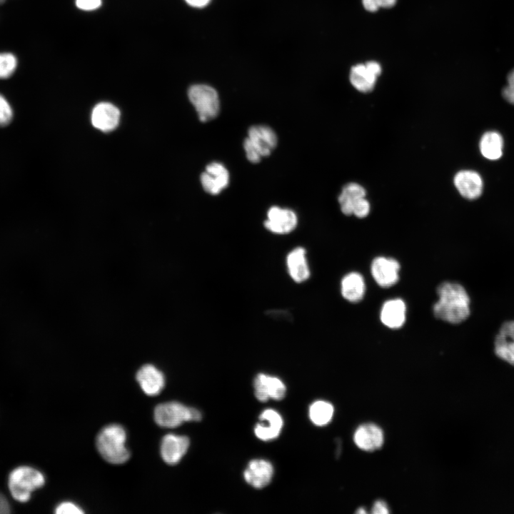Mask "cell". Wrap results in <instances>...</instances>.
Listing matches in <instances>:
<instances>
[{
    "label": "cell",
    "instance_id": "obj_1",
    "mask_svg": "<svg viewBox=\"0 0 514 514\" xmlns=\"http://www.w3.org/2000/svg\"><path fill=\"white\" fill-rule=\"evenodd\" d=\"M438 301L433 306L436 318L450 323H460L470 315V298L459 283L443 282L437 288Z\"/></svg>",
    "mask_w": 514,
    "mask_h": 514
},
{
    "label": "cell",
    "instance_id": "obj_2",
    "mask_svg": "<svg viewBox=\"0 0 514 514\" xmlns=\"http://www.w3.org/2000/svg\"><path fill=\"white\" fill-rule=\"evenodd\" d=\"M126 433L119 424L105 426L97 435L96 447L101 455L109 463L121 464L130 456L126 447Z\"/></svg>",
    "mask_w": 514,
    "mask_h": 514
},
{
    "label": "cell",
    "instance_id": "obj_3",
    "mask_svg": "<svg viewBox=\"0 0 514 514\" xmlns=\"http://www.w3.org/2000/svg\"><path fill=\"white\" fill-rule=\"evenodd\" d=\"M45 483L44 475L38 470L29 466L14 469L9 476L8 485L12 497L17 501H28L31 493L42 487Z\"/></svg>",
    "mask_w": 514,
    "mask_h": 514
},
{
    "label": "cell",
    "instance_id": "obj_4",
    "mask_svg": "<svg viewBox=\"0 0 514 514\" xmlns=\"http://www.w3.org/2000/svg\"><path fill=\"white\" fill-rule=\"evenodd\" d=\"M277 145L275 132L266 126H251L248 137L243 143V148L248 161L258 163L261 157L270 155Z\"/></svg>",
    "mask_w": 514,
    "mask_h": 514
},
{
    "label": "cell",
    "instance_id": "obj_5",
    "mask_svg": "<svg viewBox=\"0 0 514 514\" xmlns=\"http://www.w3.org/2000/svg\"><path fill=\"white\" fill-rule=\"evenodd\" d=\"M201 414L196 408L171 401L158 404L154 410L156 423L163 428H176L186 421H199Z\"/></svg>",
    "mask_w": 514,
    "mask_h": 514
},
{
    "label": "cell",
    "instance_id": "obj_6",
    "mask_svg": "<svg viewBox=\"0 0 514 514\" xmlns=\"http://www.w3.org/2000/svg\"><path fill=\"white\" fill-rule=\"evenodd\" d=\"M188 94L200 121L206 122L214 119L218 114L220 110L218 95L211 86L205 84L193 85L189 88Z\"/></svg>",
    "mask_w": 514,
    "mask_h": 514
},
{
    "label": "cell",
    "instance_id": "obj_7",
    "mask_svg": "<svg viewBox=\"0 0 514 514\" xmlns=\"http://www.w3.org/2000/svg\"><path fill=\"white\" fill-rule=\"evenodd\" d=\"M298 224V218L291 209L273 206L267 213L264 226L276 234H287L293 231Z\"/></svg>",
    "mask_w": 514,
    "mask_h": 514
},
{
    "label": "cell",
    "instance_id": "obj_8",
    "mask_svg": "<svg viewBox=\"0 0 514 514\" xmlns=\"http://www.w3.org/2000/svg\"><path fill=\"white\" fill-rule=\"evenodd\" d=\"M371 271L373 279L381 287L388 288L399 279L400 264L394 258L379 256L372 261Z\"/></svg>",
    "mask_w": 514,
    "mask_h": 514
},
{
    "label": "cell",
    "instance_id": "obj_9",
    "mask_svg": "<svg viewBox=\"0 0 514 514\" xmlns=\"http://www.w3.org/2000/svg\"><path fill=\"white\" fill-rule=\"evenodd\" d=\"M254 393L256 398L266 402L268 399L281 400L285 397L286 388L278 378L259 373L253 382Z\"/></svg>",
    "mask_w": 514,
    "mask_h": 514
},
{
    "label": "cell",
    "instance_id": "obj_10",
    "mask_svg": "<svg viewBox=\"0 0 514 514\" xmlns=\"http://www.w3.org/2000/svg\"><path fill=\"white\" fill-rule=\"evenodd\" d=\"M201 182L207 193L218 194L228 185V171L222 163L212 162L207 165L205 171L202 173Z\"/></svg>",
    "mask_w": 514,
    "mask_h": 514
},
{
    "label": "cell",
    "instance_id": "obj_11",
    "mask_svg": "<svg viewBox=\"0 0 514 514\" xmlns=\"http://www.w3.org/2000/svg\"><path fill=\"white\" fill-rule=\"evenodd\" d=\"M189 447V439L184 435H166L161 443V455L166 463H178L186 454Z\"/></svg>",
    "mask_w": 514,
    "mask_h": 514
},
{
    "label": "cell",
    "instance_id": "obj_12",
    "mask_svg": "<svg viewBox=\"0 0 514 514\" xmlns=\"http://www.w3.org/2000/svg\"><path fill=\"white\" fill-rule=\"evenodd\" d=\"M454 185L465 198L473 200L482 193L483 183L478 173L471 170L458 171L453 178Z\"/></svg>",
    "mask_w": 514,
    "mask_h": 514
},
{
    "label": "cell",
    "instance_id": "obj_13",
    "mask_svg": "<svg viewBox=\"0 0 514 514\" xmlns=\"http://www.w3.org/2000/svg\"><path fill=\"white\" fill-rule=\"evenodd\" d=\"M91 119L92 125L97 129L111 131L119 124L120 111L111 103L101 102L93 109Z\"/></svg>",
    "mask_w": 514,
    "mask_h": 514
},
{
    "label": "cell",
    "instance_id": "obj_14",
    "mask_svg": "<svg viewBox=\"0 0 514 514\" xmlns=\"http://www.w3.org/2000/svg\"><path fill=\"white\" fill-rule=\"evenodd\" d=\"M494 346L495 355L514 366V321H506L501 326Z\"/></svg>",
    "mask_w": 514,
    "mask_h": 514
},
{
    "label": "cell",
    "instance_id": "obj_15",
    "mask_svg": "<svg viewBox=\"0 0 514 514\" xmlns=\"http://www.w3.org/2000/svg\"><path fill=\"white\" fill-rule=\"evenodd\" d=\"M286 267L288 275L296 283H301L309 278L310 268L303 247H296L288 253Z\"/></svg>",
    "mask_w": 514,
    "mask_h": 514
},
{
    "label": "cell",
    "instance_id": "obj_16",
    "mask_svg": "<svg viewBox=\"0 0 514 514\" xmlns=\"http://www.w3.org/2000/svg\"><path fill=\"white\" fill-rule=\"evenodd\" d=\"M273 475L272 464L262 459L251 460L243 473L245 480L256 488H262L266 486L271 482Z\"/></svg>",
    "mask_w": 514,
    "mask_h": 514
},
{
    "label": "cell",
    "instance_id": "obj_17",
    "mask_svg": "<svg viewBox=\"0 0 514 514\" xmlns=\"http://www.w3.org/2000/svg\"><path fill=\"white\" fill-rule=\"evenodd\" d=\"M136 380L143 391L148 395L158 394L165 386L163 373L150 364L143 366L138 371Z\"/></svg>",
    "mask_w": 514,
    "mask_h": 514
},
{
    "label": "cell",
    "instance_id": "obj_18",
    "mask_svg": "<svg viewBox=\"0 0 514 514\" xmlns=\"http://www.w3.org/2000/svg\"><path fill=\"white\" fill-rule=\"evenodd\" d=\"M406 306L400 298L390 299L386 301L381 310V322L388 328L397 329L403 326L405 321Z\"/></svg>",
    "mask_w": 514,
    "mask_h": 514
},
{
    "label": "cell",
    "instance_id": "obj_19",
    "mask_svg": "<svg viewBox=\"0 0 514 514\" xmlns=\"http://www.w3.org/2000/svg\"><path fill=\"white\" fill-rule=\"evenodd\" d=\"M259 419L266 421L268 425L263 422L256 424L254 433L257 438L268 441L279 435L283 426V419L278 412L273 409L265 410L260 415Z\"/></svg>",
    "mask_w": 514,
    "mask_h": 514
},
{
    "label": "cell",
    "instance_id": "obj_20",
    "mask_svg": "<svg viewBox=\"0 0 514 514\" xmlns=\"http://www.w3.org/2000/svg\"><path fill=\"white\" fill-rule=\"evenodd\" d=\"M354 441L362 450H375L383 445V431L378 426L372 423L362 425L355 432Z\"/></svg>",
    "mask_w": 514,
    "mask_h": 514
},
{
    "label": "cell",
    "instance_id": "obj_21",
    "mask_svg": "<svg viewBox=\"0 0 514 514\" xmlns=\"http://www.w3.org/2000/svg\"><path fill=\"white\" fill-rule=\"evenodd\" d=\"M366 291L364 278L361 274L351 272L341 280V292L342 296L349 302L357 303L361 301Z\"/></svg>",
    "mask_w": 514,
    "mask_h": 514
},
{
    "label": "cell",
    "instance_id": "obj_22",
    "mask_svg": "<svg viewBox=\"0 0 514 514\" xmlns=\"http://www.w3.org/2000/svg\"><path fill=\"white\" fill-rule=\"evenodd\" d=\"M377 76L375 75L366 64L353 66L350 71V81L358 91L363 93L371 91L376 83Z\"/></svg>",
    "mask_w": 514,
    "mask_h": 514
},
{
    "label": "cell",
    "instance_id": "obj_23",
    "mask_svg": "<svg viewBox=\"0 0 514 514\" xmlns=\"http://www.w3.org/2000/svg\"><path fill=\"white\" fill-rule=\"evenodd\" d=\"M481 154L489 160H497L503 155V139L497 131L485 132L479 143Z\"/></svg>",
    "mask_w": 514,
    "mask_h": 514
},
{
    "label": "cell",
    "instance_id": "obj_24",
    "mask_svg": "<svg viewBox=\"0 0 514 514\" xmlns=\"http://www.w3.org/2000/svg\"><path fill=\"white\" fill-rule=\"evenodd\" d=\"M365 188L357 183H348L345 185L338 196V202L342 213L346 216L353 214L354 203L366 197Z\"/></svg>",
    "mask_w": 514,
    "mask_h": 514
},
{
    "label": "cell",
    "instance_id": "obj_25",
    "mask_svg": "<svg viewBox=\"0 0 514 514\" xmlns=\"http://www.w3.org/2000/svg\"><path fill=\"white\" fill-rule=\"evenodd\" d=\"M333 413V405L323 400L314 402L309 408V416L311 421L320 426L328 423L332 418Z\"/></svg>",
    "mask_w": 514,
    "mask_h": 514
},
{
    "label": "cell",
    "instance_id": "obj_26",
    "mask_svg": "<svg viewBox=\"0 0 514 514\" xmlns=\"http://www.w3.org/2000/svg\"><path fill=\"white\" fill-rule=\"evenodd\" d=\"M17 65L18 61L15 55L9 52L0 53V79L11 76Z\"/></svg>",
    "mask_w": 514,
    "mask_h": 514
},
{
    "label": "cell",
    "instance_id": "obj_27",
    "mask_svg": "<svg viewBox=\"0 0 514 514\" xmlns=\"http://www.w3.org/2000/svg\"><path fill=\"white\" fill-rule=\"evenodd\" d=\"M14 116L12 106L7 99L0 94V127L9 125Z\"/></svg>",
    "mask_w": 514,
    "mask_h": 514
},
{
    "label": "cell",
    "instance_id": "obj_28",
    "mask_svg": "<svg viewBox=\"0 0 514 514\" xmlns=\"http://www.w3.org/2000/svg\"><path fill=\"white\" fill-rule=\"evenodd\" d=\"M502 94L508 103L514 105V69L508 75L507 84L503 89Z\"/></svg>",
    "mask_w": 514,
    "mask_h": 514
},
{
    "label": "cell",
    "instance_id": "obj_29",
    "mask_svg": "<svg viewBox=\"0 0 514 514\" xmlns=\"http://www.w3.org/2000/svg\"><path fill=\"white\" fill-rule=\"evenodd\" d=\"M371 206L368 201L364 198L357 200L353 205V214L358 218H365L370 212Z\"/></svg>",
    "mask_w": 514,
    "mask_h": 514
},
{
    "label": "cell",
    "instance_id": "obj_30",
    "mask_svg": "<svg viewBox=\"0 0 514 514\" xmlns=\"http://www.w3.org/2000/svg\"><path fill=\"white\" fill-rule=\"evenodd\" d=\"M58 514H81V508L72 502H63L57 505L55 510Z\"/></svg>",
    "mask_w": 514,
    "mask_h": 514
},
{
    "label": "cell",
    "instance_id": "obj_31",
    "mask_svg": "<svg viewBox=\"0 0 514 514\" xmlns=\"http://www.w3.org/2000/svg\"><path fill=\"white\" fill-rule=\"evenodd\" d=\"M76 6L82 10L91 11L99 8L101 0H76Z\"/></svg>",
    "mask_w": 514,
    "mask_h": 514
},
{
    "label": "cell",
    "instance_id": "obj_32",
    "mask_svg": "<svg viewBox=\"0 0 514 514\" xmlns=\"http://www.w3.org/2000/svg\"><path fill=\"white\" fill-rule=\"evenodd\" d=\"M373 513L376 514L378 513H388L389 510L388 509V507L386 504L383 501H377L374 504L373 508Z\"/></svg>",
    "mask_w": 514,
    "mask_h": 514
},
{
    "label": "cell",
    "instance_id": "obj_33",
    "mask_svg": "<svg viewBox=\"0 0 514 514\" xmlns=\"http://www.w3.org/2000/svg\"><path fill=\"white\" fill-rule=\"evenodd\" d=\"M362 4L366 10L371 12L379 9L376 0H362Z\"/></svg>",
    "mask_w": 514,
    "mask_h": 514
},
{
    "label": "cell",
    "instance_id": "obj_34",
    "mask_svg": "<svg viewBox=\"0 0 514 514\" xmlns=\"http://www.w3.org/2000/svg\"><path fill=\"white\" fill-rule=\"evenodd\" d=\"M10 513V505L6 498L0 493V513Z\"/></svg>",
    "mask_w": 514,
    "mask_h": 514
},
{
    "label": "cell",
    "instance_id": "obj_35",
    "mask_svg": "<svg viewBox=\"0 0 514 514\" xmlns=\"http://www.w3.org/2000/svg\"><path fill=\"white\" fill-rule=\"evenodd\" d=\"M191 6L201 8L206 6L211 0H185Z\"/></svg>",
    "mask_w": 514,
    "mask_h": 514
},
{
    "label": "cell",
    "instance_id": "obj_36",
    "mask_svg": "<svg viewBox=\"0 0 514 514\" xmlns=\"http://www.w3.org/2000/svg\"><path fill=\"white\" fill-rule=\"evenodd\" d=\"M397 0H376L377 4L379 8H390L393 6Z\"/></svg>",
    "mask_w": 514,
    "mask_h": 514
},
{
    "label": "cell",
    "instance_id": "obj_37",
    "mask_svg": "<svg viewBox=\"0 0 514 514\" xmlns=\"http://www.w3.org/2000/svg\"><path fill=\"white\" fill-rule=\"evenodd\" d=\"M268 313L269 316L272 317L281 316L286 318V319H291L290 314L285 311H271L268 312Z\"/></svg>",
    "mask_w": 514,
    "mask_h": 514
},
{
    "label": "cell",
    "instance_id": "obj_38",
    "mask_svg": "<svg viewBox=\"0 0 514 514\" xmlns=\"http://www.w3.org/2000/svg\"><path fill=\"white\" fill-rule=\"evenodd\" d=\"M357 513H365L366 511H365V510H358L357 511Z\"/></svg>",
    "mask_w": 514,
    "mask_h": 514
},
{
    "label": "cell",
    "instance_id": "obj_39",
    "mask_svg": "<svg viewBox=\"0 0 514 514\" xmlns=\"http://www.w3.org/2000/svg\"><path fill=\"white\" fill-rule=\"evenodd\" d=\"M5 1H6V0H0V4L4 3Z\"/></svg>",
    "mask_w": 514,
    "mask_h": 514
}]
</instances>
